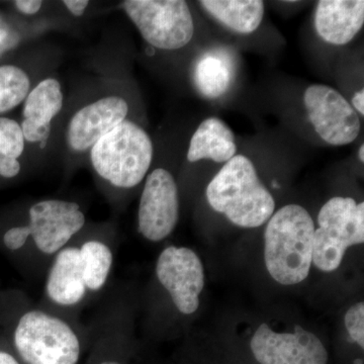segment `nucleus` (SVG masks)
<instances>
[{
    "label": "nucleus",
    "mask_w": 364,
    "mask_h": 364,
    "mask_svg": "<svg viewBox=\"0 0 364 364\" xmlns=\"http://www.w3.org/2000/svg\"><path fill=\"white\" fill-rule=\"evenodd\" d=\"M154 272L158 289L177 314L189 316L198 311L205 287V269L195 251L173 245L163 249Z\"/></svg>",
    "instance_id": "9b49d317"
},
{
    "label": "nucleus",
    "mask_w": 364,
    "mask_h": 364,
    "mask_svg": "<svg viewBox=\"0 0 364 364\" xmlns=\"http://www.w3.org/2000/svg\"><path fill=\"white\" fill-rule=\"evenodd\" d=\"M351 107L354 111L358 112L359 117L364 116V90L363 87L354 93L353 97L351 98Z\"/></svg>",
    "instance_id": "bb28decb"
},
{
    "label": "nucleus",
    "mask_w": 364,
    "mask_h": 364,
    "mask_svg": "<svg viewBox=\"0 0 364 364\" xmlns=\"http://www.w3.org/2000/svg\"><path fill=\"white\" fill-rule=\"evenodd\" d=\"M35 85L30 74L23 67L11 64L0 66V114L13 111L23 104Z\"/></svg>",
    "instance_id": "412c9836"
},
{
    "label": "nucleus",
    "mask_w": 364,
    "mask_h": 364,
    "mask_svg": "<svg viewBox=\"0 0 364 364\" xmlns=\"http://www.w3.org/2000/svg\"><path fill=\"white\" fill-rule=\"evenodd\" d=\"M20 124L26 144L44 148L51 136L53 126L65 105L62 83L48 76L40 79L23 102Z\"/></svg>",
    "instance_id": "2eb2a0df"
},
{
    "label": "nucleus",
    "mask_w": 364,
    "mask_h": 364,
    "mask_svg": "<svg viewBox=\"0 0 364 364\" xmlns=\"http://www.w3.org/2000/svg\"><path fill=\"white\" fill-rule=\"evenodd\" d=\"M132 104L123 86L107 85L77 105L67 119L63 139L72 157L88 155L91 148L119 124L132 119Z\"/></svg>",
    "instance_id": "0eeeda50"
},
{
    "label": "nucleus",
    "mask_w": 364,
    "mask_h": 364,
    "mask_svg": "<svg viewBox=\"0 0 364 364\" xmlns=\"http://www.w3.org/2000/svg\"><path fill=\"white\" fill-rule=\"evenodd\" d=\"M353 364H363V359H356V360H354Z\"/></svg>",
    "instance_id": "c85d7f7f"
},
{
    "label": "nucleus",
    "mask_w": 364,
    "mask_h": 364,
    "mask_svg": "<svg viewBox=\"0 0 364 364\" xmlns=\"http://www.w3.org/2000/svg\"><path fill=\"white\" fill-rule=\"evenodd\" d=\"M251 350L260 364H327L321 340L301 326L294 333H277L261 324L251 340Z\"/></svg>",
    "instance_id": "4468645a"
},
{
    "label": "nucleus",
    "mask_w": 364,
    "mask_h": 364,
    "mask_svg": "<svg viewBox=\"0 0 364 364\" xmlns=\"http://www.w3.org/2000/svg\"><path fill=\"white\" fill-rule=\"evenodd\" d=\"M119 246L116 225L90 223L56 254L44 275L39 305L63 315L80 313L105 294Z\"/></svg>",
    "instance_id": "f257e3e1"
},
{
    "label": "nucleus",
    "mask_w": 364,
    "mask_h": 364,
    "mask_svg": "<svg viewBox=\"0 0 364 364\" xmlns=\"http://www.w3.org/2000/svg\"><path fill=\"white\" fill-rule=\"evenodd\" d=\"M21 35L9 21L0 14V58L13 51L21 42Z\"/></svg>",
    "instance_id": "5701e85b"
},
{
    "label": "nucleus",
    "mask_w": 364,
    "mask_h": 364,
    "mask_svg": "<svg viewBox=\"0 0 364 364\" xmlns=\"http://www.w3.org/2000/svg\"><path fill=\"white\" fill-rule=\"evenodd\" d=\"M309 122L328 145L346 146L358 138L360 117L338 90L325 85L306 88L303 98Z\"/></svg>",
    "instance_id": "ddd939ff"
},
{
    "label": "nucleus",
    "mask_w": 364,
    "mask_h": 364,
    "mask_svg": "<svg viewBox=\"0 0 364 364\" xmlns=\"http://www.w3.org/2000/svg\"><path fill=\"white\" fill-rule=\"evenodd\" d=\"M85 208L75 200L42 198L0 224V253L28 279L44 277L56 254L86 226Z\"/></svg>",
    "instance_id": "7ed1b4c3"
},
{
    "label": "nucleus",
    "mask_w": 364,
    "mask_h": 364,
    "mask_svg": "<svg viewBox=\"0 0 364 364\" xmlns=\"http://www.w3.org/2000/svg\"><path fill=\"white\" fill-rule=\"evenodd\" d=\"M26 143L20 123L0 117V178L13 181L23 171L21 158Z\"/></svg>",
    "instance_id": "aec40b11"
},
{
    "label": "nucleus",
    "mask_w": 364,
    "mask_h": 364,
    "mask_svg": "<svg viewBox=\"0 0 364 364\" xmlns=\"http://www.w3.org/2000/svg\"><path fill=\"white\" fill-rule=\"evenodd\" d=\"M205 196L213 210L241 228L262 226L274 214L275 200L250 158L237 154L208 183Z\"/></svg>",
    "instance_id": "39448f33"
},
{
    "label": "nucleus",
    "mask_w": 364,
    "mask_h": 364,
    "mask_svg": "<svg viewBox=\"0 0 364 364\" xmlns=\"http://www.w3.org/2000/svg\"><path fill=\"white\" fill-rule=\"evenodd\" d=\"M181 217V198L176 177L164 167L150 170L143 182L136 213L138 232L158 243L173 233Z\"/></svg>",
    "instance_id": "f8f14e48"
},
{
    "label": "nucleus",
    "mask_w": 364,
    "mask_h": 364,
    "mask_svg": "<svg viewBox=\"0 0 364 364\" xmlns=\"http://www.w3.org/2000/svg\"><path fill=\"white\" fill-rule=\"evenodd\" d=\"M62 4L72 16L81 18L90 6V2L88 0H65Z\"/></svg>",
    "instance_id": "a878e982"
},
{
    "label": "nucleus",
    "mask_w": 364,
    "mask_h": 364,
    "mask_svg": "<svg viewBox=\"0 0 364 364\" xmlns=\"http://www.w3.org/2000/svg\"><path fill=\"white\" fill-rule=\"evenodd\" d=\"M358 159H359V161H360L363 164V162H364V144L363 143L361 144L360 147H359Z\"/></svg>",
    "instance_id": "cd10ccee"
},
{
    "label": "nucleus",
    "mask_w": 364,
    "mask_h": 364,
    "mask_svg": "<svg viewBox=\"0 0 364 364\" xmlns=\"http://www.w3.org/2000/svg\"><path fill=\"white\" fill-rule=\"evenodd\" d=\"M90 345L85 364H128L133 343L134 310L130 296L116 287L88 323Z\"/></svg>",
    "instance_id": "1a4fd4ad"
},
{
    "label": "nucleus",
    "mask_w": 364,
    "mask_h": 364,
    "mask_svg": "<svg viewBox=\"0 0 364 364\" xmlns=\"http://www.w3.org/2000/svg\"><path fill=\"white\" fill-rule=\"evenodd\" d=\"M13 4L18 13L26 16H36L44 6V2L41 0H16Z\"/></svg>",
    "instance_id": "b1692460"
},
{
    "label": "nucleus",
    "mask_w": 364,
    "mask_h": 364,
    "mask_svg": "<svg viewBox=\"0 0 364 364\" xmlns=\"http://www.w3.org/2000/svg\"><path fill=\"white\" fill-rule=\"evenodd\" d=\"M0 364H23L0 331Z\"/></svg>",
    "instance_id": "393cba45"
},
{
    "label": "nucleus",
    "mask_w": 364,
    "mask_h": 364,
    "mask_svg": "<svg viewBox=\"0 0 364 364\" xmlns=\"http://www.w3.org/2000/svg\"><path fill=\"white\" fill-rule=\"evenodd\" d=\"M0 331L23 364H78L90 345L80 318L45 308L18 289L0 291Z\"/></svg>",
    "instance_id": "f03ea898"
},
{
    "label": "nucleus",
    "mask_w": 364,
    "mask_h": 364,
    "mask_svg": "<svg viewBox=\"0 0 364 364\" xmlns=\"http://www.w3.org/2000/svg\"><path fill=\"white\" fill-rule=\"evenodd\" d=\"M237 150L231 128L219 117H210L203 119L191 136L186 158L191 163L210 160L225 164L236 156Z\"/></svg>",
    "instance_id": "a211bd4d"
},
{
    "label": "nucleus",
    "mask_w": 364,
    "mask_h": 364,
    "mask_svg": "<svg viewBox=\"0 0 364 364\" xmlns=\"http://www.w3.org/2000/svg\"><path fill=\"white\" fill-rule=\"evenodd\" d=\"M124 14L142 39L160 51H178L193 39L195 20L183 0H126Z\"/></svg>",
    "instance_id": "9d476101"
},
{
    "label": "nucleus",
    "mask_w": 364,
    "mask_h": 364,
    "mask_svg": "<svg viewBox=\"0 0 364 364\" xmlns=\"http://www.w3.org/2000/svg\"><path fill=\"white\" fill-rule=\"evenodd\" d=\"M345 327L349 336L363 348L364 347V304L358 303L352 306L344 318Z\"/></svg>",
    "instance_id": "4be33fe9"
},
{
    "label": "nucleus",
    "mask_w": 364,
    "mask_h": 364,
    "mask_svg": "<svg viewBox=\"0 0 364 364\" xmlns=\"http://www.w3.org/2000/svg\"><path fill=\"white\" fill-rule=\"evenodd\" d=\"M314 234L313 263L324 272L341 265L347 249L364 242V203L335 196L321 208Z\"/></svg>",
    "instance_id": "6e6552de"
},
{
    "label": "nucleus",
    "mask_w": 364,
    "mask_h": 364,
    "mask_svg": "<svg viewBox=\"0 0 364 364\" xmlns=\"http://www.w3.org/2000/svg\"><path fill=\"white\" fill-rule=\"evenodd\" d=\"M198 4L218 23L241 35L255 32L264 18L261 0H202Z\"/></svg>",
    "instance_id": "6ab92c4d"
},
{
    "label": "nucleus",
    "mask_w": 364,
    "mask_h": 364,
    "mask_svg": "<svg viewBox=\"0 0 364 364\" xmlns=\"http://www.w3.org/2000/svg\"><path fill=\"white\" fill-rule=\"evenodd\" d=\"M236 72L233 53L226 47L217 46L198 55L191 69V79L202 97L218 100L231 90Z\"/></svg>",
    "instance_id": "f3484780"
},
{
    "label": "nucleus",
    "mask_w": 364,
    "mask_h": 364,
    "mask_svg": "<svg viewBox=\"0 0 364 364\" xmlns=\"http://www.w3.org/2000/svg\"><path fill=\"white\" fill-rule=\"evenodd\" d=\"M315 223L305 208L287 205L267 222L265 265L272 279L284 286L304 282L313 263Z\"/></svg>",
    "instance_id": "423d86ee"
},
{
    "label": "nucleus",
    "mask_w": 364,
    "mask_h": 364,
    "mask_svg": "<svg viewBox=\"0 0 364 364\" xmlns=\"http://www.w3.org/2000/svg\"><path fill=\"white\" fill-rule=\"evenodd\" d=\"M88 158L98 189L117 210L149 173L154 144L138 122L129 119L102 136Z\"/></svg>",
    "instance_id": "20e7f679"
},
{
    "label": "nucleus",
    "mask_w": 364,
    "mask_h": 364,
    "mask_svg": "<svg viewBox=\"0 0 364 364\" xmlns=\"http://www.w3.org/2000/svg\"><path fill=\"white\" fill-rule=\"evenodd\" d=\"M363 0H321L316 6V33L328 44H348L363 30Z\"/></svg>",
    "instance_id": "dca6fc26"
}]
</instances>
